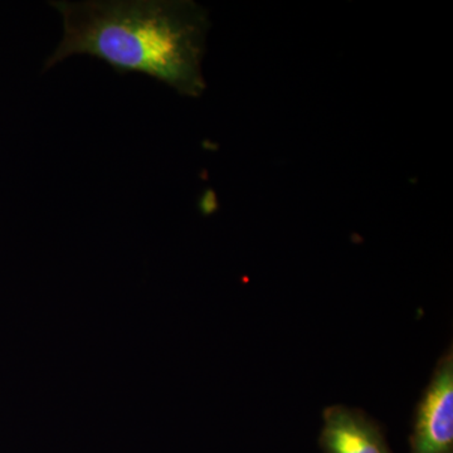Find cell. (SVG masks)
<instances>
[{
    "label": "cell",
    "instance_id": "1",
    "mask_svg": "<svg viewBox=\"0 0 453 453\" xmlns=\"http://www.w3.org/2000/svg\"><path fill=\"white\" fill-rule=\"evenodd\" d=\"M64 35L43 73L68 57L86 55L118 73H144L178 94L201 97L210 17L189 0H89L50 3Z\"/></svg>",
    "mask_w": 453,
    "mask_h": 453
},
{
    "label": "cell",
    "instance_id": "2",
    "mask_svg": "<svg viewBox=\"0 0 453 453\" xmlns=\"http://www.w3.org/2000/svg\"><path fill=\"white\" fill-rule=\"evenodd\" d=\"M411 453H453V357L441 359L423 395L413 434Z\"/></svg>",
    "mask_w": 453,
    "mask_h": 453
},
{
    "label": "cell",
    "instance_id": "3",
    "mask_svg": "<svg viewBox=\"0 0 453 453\" xmlns=\"http://www.w3.org/2000/svg\"><path fill=\"white\" fill-rule=\"evenodd\" d=\"M319 442L324 453H392L377 423L344 405L325 410Z\"/></svg>",
    "mask_w": 453,
    "mask_h": 453
}]
</instances>
